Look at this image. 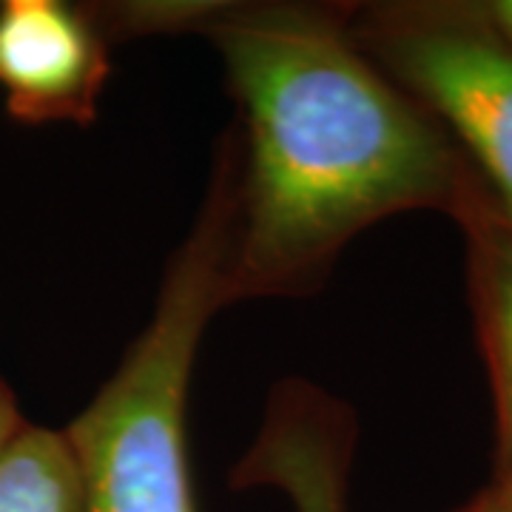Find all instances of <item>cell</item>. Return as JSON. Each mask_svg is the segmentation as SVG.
<instances>
[{
  "label": "cell",
  "instance_id": "1",
  "mask_svg": "<svg viewBox=\"0 0 512 512\" xmlns=\"http://www.w3.org/2000/svg\"><path fill=\"white\" fill-rule=\"evenodd\" d=\"M350 9L168 0L165 35L217 46L242 114L231 305L313 293L370 225L407 211L453 220L478 180L436 117L359 49Z\"/></svg>",
  "mask_w": 512,
  "mask_h": 512
},
{
  "label": "cell",
  "instance_id": "2",
  "mask_svg": "<svg viewBox=\"0 0 512 512\" xmlns=\"http://www.w3.org/2000/svg\"><path fill=\"white\" fill-rule=\"evenodd\" d=\"M242 143L220 140L197 222L165 268L154 313L69 427L89 512H200L185 407L208 322L231 305Z\"/></svg>",
  "mask_w": 512,
  "mask_h": 512
},
{
  "label": "cell",
  "instance_id": "3",
  "mask_svg": "<svg viewBox=\"0 0 512 512\" xmlns=\"http://www.w3.org/2000/svg\"><path fill=\"white\" fill-rule=\"evenodd\" d=\"M350 35L436 117L512 225V46L478 0L353 3Z\"/></svg>",
  "mask_w": 512,
  "mask_h": 512
},
{
  "label": "cell",
  "instance_id": "4",
  "mask_svg": "<svg viewBox=\"0 0 512 512\" xmlns=\"http://www.w3.org/2000/svg\"><path fill=\"white\" fill-rule=\"evenodd\" d=\"M109 35L89 3H0V92L12 120L26 126L97 117L109 83Z\"/></svg>",
  "mask_w": 512,
  "mask_h": 512
},
{
  "label": "cell",
  "instance_id": "5",
  "mask_svg": "<svg viewBox=\"0 0 512 512\" xmlns=\"http://www.w3.org/2000/svg\"><path fill=\"white\" fill-rule=\"evenodd\" d=\"M353 447L356 421L348 404L308 382H282L231 484L274 487L296 512H348Z\"/></svg>",
  "mask_w": 512,
  "mask_h": 512
},
{
  "label": "cell",
  "instance_id": "6",
  "mask_svg": "<svg viewBox=\"0 0 512 512\" xmlns=\"http://www.w3.org/2000/svg\"><path fill=\"white\" fill-rule=\"evenodd\" d=\"M495 410V461L512 456V225L478 177L453 214Z\"/></svg>",
  "mask_w": 512,
  "mask_h": 512
},
{
  "label": "cell",
  "instance_id": "7",
  "mask_svg": "<svg viewBox=\"0 0 512 512\" xmlns=\"http://www.w3.org/2000/svg\"><path fill=\"white\" fill-rule=\"evenodd\" d=\"M0 512H89L63 430L26 421L0 453Z\"/></svg>",
  "mask_w": 512,
  "mask_h": 512
},
{
  "label": "cell",
  "instance_id": "8",
  "mask_svg": "<svg viewBox=\"0 0 512 512\" xmlns=\"http://www.w3.org/2000/svg\"><path fill=\"white\" fill-rule=\"evenodd\" d=\"M23 413H20V404L12 393V387L0 379V453L12 444V439L23 430Z\"/></svg>",
  "mask_w": 512,
  "mask_h": 512
},
{
  "label": "cell",
  "instance_id": "9",
  "mask_svg": "<svg viewBox=\"0 0 512 512\" xmlns=\"http://www.w3.org/2000/svg\"><path fill=\"white\" fill-rule=\"evenodd\" d=\"M493 29L512 46V0H478Z\"/></svg>",
  "mask_w": 512,
  "mask_h": 512
},
{
  "label": "cell",
  "instance_id": "10",
  "mask_svg": "<svg viewBox=\"0 0 512 512\" xmlns=\"http://www.w3.org/2000/svg\"><path fill=\"white\" fill-rule=\"evenodd\" d=\"M456 512H512V504L504 495L495 490L493 484L487 490H481L476 498H470L464 507H458Z\"/></svg>",
  "mask_w": 512,
  "mask_h": 512
},
{
  "label": "cell",
  "instance_id": "11",
  "mask_svg": "<svg viewBox=\"0 0 512 512\" xmlns=\"http://www.w3.org/2000/svg\"><path fill=\"white\" fill-rule=\"evenodd\" d=\"M493 487L512 504V456L501 458V461H495Z\"/></svg>",
  "mask_w": 512,
  "mask_h": 512
}]
</instances>
